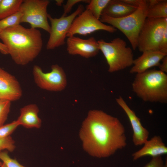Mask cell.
Masks as SVG:
<instances>
[{"mask_svg": "<svg viewBox=\"0 0 167 167\" xmlns=\"http://www.w3.org/2000/svg\"><path fill=\"white\" fill-rule=\"evenodd\" d=\"M97 41L100 50L108 65L109 72L122 70L133 65L134 59L132 49L127 47L126 42L122 39L117 37L110 42L103 39Z\"/></svg>", "mask_w": 167, "mask_h": 167, "instance_id": "5", "label": "cell"}, {"mask_svg": "<svg viewBox=\"0 0 167 167\" xmlns=\"http://www.w3.org/2000/svg\"><path fill=\"white\" fill-rule=\"evenodd\" d=\"M39 109L36 105L30 104L22 108L17 121L19 125L27 128H39L41 120L38 116Z\"/></svg>", "mask_w": 167, "mask_h": 167, "instance_id": "16", "label": "cell"}, {"mask_svg": "<svg viewBox=\"0 0 167 167\" xmlns=\"http://www.w3.org/2000/svg\"><path fill=\"white\" fill-rule=\"evenodd\" d=\"M23 0H1L0 2V20L19 11Z\"/></svg>", "mask_w": 167, "mask_h": 167, "instance_id": "18", "label": "cell"}, {"mask_svg": "<svg viewBox=\"0 0 167 167\" xmlns=\"http://www.w3.org/2000/svg\"><path fill=\"white\" fill-rule=\"evenodd\" d=\"M137 8L122 0H110L103 10L101 15H105L114 18H120L131 14Z\"/></svg>", "mask_w": 167, "mask_h": 167, "instance_id": "17", "label": "cell"}, {"mask_svg": "<svg viewBox=\"0 0 167 167\" xmlns=\"http://www.w3.org/2000/svg\"><path fill=\"white\" fill-rule=\"evenodd\" d=\"M19 126L16 120L0 126V139L10 136Z\"/></svg>", "mask_w": 167, "mask_h": 167, "instance_id": "23", "label": "cell"}, {"mask_svg": "<svg viewBox=\"0 0 167 167\" xmlns=\"http://www.w3.org/2000/svg\"><path fill=\"white\" fill-rule=\"evenodd\" d=\"M101 30L112 33L117 30L102 23L86 9L75 19L66 36H72L75 34L86 36Z\"/></svg>", "mask_w": 167, "mask_h": 167, "instance_id": "10", "label": "cell"}, {"mask_svg": "<svg viewBox=\"0 0 167 167\" xmlns=\"http://www.w3.org/2000/svg\"><path fill=\"white\" fill-rule=\"evenodd\" d=\"M90 0H68L63 6L64 13L62 15L66 16L69 13L74 6L77 3L83 2L88 3Z\"/></svg>", "mask_w": 167, "mask_h": 167, "instance_id": "26", "label": "cell"}, {"mask_svg": "<svg viewBox=\"0 0 167 167\" xmlns=\"http://www.w3.org/2000/svg\"><path fill=\"white\" fill-rule=\"evenodd\" d=\"M3 163L0 161V167L2 165Z\"/></svg>", "mask_w": 167, "mask_h": 167, "instance_id": "34", "label": "cell"}, {"mask_svg": "<svg viewBox=\"0 0 167 167\" xmlns=\"http://www.w3.org/2000/svg\"><path fill=\"white\" fill-rule=\"evenodd\" d=\"M48 0H24L19 11L22 14L21 23H28L31 28H41L49 33L50 26L48 22Z\"/></svg>", "mask_w": 167, "mask_h": 167, "instance_id": "7", "label": "cell"}, {"mask_svg": "<svg viewBox=\"0 0 167 167\" xmlns=\"http://www.w3.org/2000/svg\"><path fill=\"white\" fill-rule=\"evenodd\" d=\"M0 52L4 54H8V50L6 46L0 41Z\"/></svg>", "mask_w": 167, "mask_h": 167, "instance_id": "31", "label": "cell"}, {"mask_svg": "<svg viewBox=\"0 0 167 167\" xmlns=\"http://www.w3.org/2000/svg\"><path fill=\"white\" fill-rule=\"evenodd\" d=\"M167 18L147 17L139 34L137 48L140 52L159 50V46L165 29Z\"/></svg>", "mask_w": 167, "mask_h": 167, "instance_id": "6", "label": "cell"}, {"mask_svg": "<svg viewBox=\"0 0 167 167\" xmlns=\"http://www.w3.org/2000/svg\"><path fill=\"white\" fill-rule=\"evenodd\" d=\"M110 0H91L86 6L89 11L96 19H100L102 12Z\"/></svg>", "mask_w": 167, "mask_h": 167, "instance_id": "20", "label": "cell"}, {"mask_svg": "<svg viewBox=\"0 0 167 167\" xmlns=\"http://www.w3.org/2000/svg\"><path fill=\"white\" fill-rule=\"evenodd\" d=\"M159 50L167 54V28L165 29L161 41L159 46Z\"/></svg>", "mask_w": 167, "mask_h": 167, "instance_id": "28", "label": "cell"}, {"mask_svg": "<svg viewBox=\"0 0 167 167\" xmlns=\"http://www.w3.org/2000/svg\"><path fill=\"white\" fill-rule=\"evenodd\" d=\"M132 85L134 92L144 101L167 103V75L159 70L137 74Z\"/></svg>", "mask_w": 167, "mask_h": 167, "instance_id": "3", "label": "cell"}, {"mask_svg": "<svg viewBox=\"0 0 167 167\" xmlns=\"http://www.w3.org/2000/svg\"><path fill=\"white\" fill-rule=\"evenodd\" d=\"M22 14L19 10L10 16L0 20V32L6 29L20 24Z\"/></svg>", "mask_w": 167, "mask_h": 167, "instance_id": "21", "label": "cell"}, {"mask_svg": "<svg viewBox=\"0 0 167 167\" xmlns=\"http://www.w3.org/2000/svg\"><path fill=\"white\" fill-rule=\"evenodd\" d=\"M0 39L14 62L20 66L33 61L43 47L41 34L39 30L27 28L20 24L0 32Z\"/></svg>", "mask_w": 167, "mask_h": 167, "instance_id": "2", "label": "cell"}, {"mask_svg": "<svg viewBox=\"0 0 167 167\" xmlns=\"http://www.w3.org/2000/svg\"><path fill=\"white\" fill-rule=\"evenodd\" d=\"M124 2L136 7L142 4L145 0H122Z\"/></svg>", "mask_w": 167, "mask_h": 167, "instance_id": "30", "label": "cell"}, {"mask_svg": "<svg viewBox=\"0 0 167 167\" xmlns=\"http://www.w3.org/2000/svg\"><path fill=\"white\" fill-rule=\"evenodd\" d=\"M22 95V88L17 79L0 67V99L11 102L19 100Z\"/></svg>", "mask_w": 167, "mask_h": 167, "instance_id": "13", "label": "cell"}, {"mask_svg": "<svg viewBox=\"0 0 167 167\" xmlns=\"http://www.w3.org/2000/svg\"><path fill=\"white\" fill-rule=\"evenodd\" d=\"M1 0H0V1H1Z\"/></svg>", "mask_w": 167, "mask_h": 167, "instance_id": "35", "label": "cell"}, {"mask_svg": "<svg viewBox=\"0 0 167 167\" xmlns=\"http://www.w3.org/2000/svg\"><path fill=\"white\" fill-rule=\"evenodd\" d=\"M166 164L165 165L164 164L161 156H158L152 157L150 161L143 167H167Z\"/></svg>", "mask_w": 167, "mask_h": 167, "instance_id": "27", "label": "cell"}, {"mask_svg": "<svg viewBox=\"0 0 167 167\" xmlns=\"http://www.w3.org/2000/svg\"><path fill=\"white\" fill-rule=\"evenodd\" d=\"M149 8L148 0L145 2L131 14L120 18L101 15L100 20L120 30L129 41L132 49L137 48L138 40L140 31L147 18Z\"/></svg>", "mask_w": 167, "mask_h": 167, "instance_id": "4", "label": "cell"}, {"mask_svg": "<svg viewBox=\"0 0 167 167\" xmlns=\"http://www.w3.org/2000/svg\"><path fill=\"white\" fill-rule=\"evenodd\" d=\"M147 17L154 18H167V0H159L153 5L149 6Z\"/></svg>", "mask_w": 167, "mask_h": 167, "instance_id": "19", "label": "cell"}, {"mask_svg": "<svg viewBox=\"0 0 167 167\" xmlns=\"http://www.w3.org/2000/svg\"><path fill=\"white\" fill-rule=\"evenodd\" d=\"M11 101L0 99V126L3 125L9 113Z\"/></svg>", "mask_w": 167, "mask_h": 167, "instance_id": "22", "label": "cell"}, {"mask_svg": "<svg viewBox=\"0 0 167 167\" xmlns=\"http://www.w3.org/2000/svg\"><path fill=\"white\" fill-rule=\"evenodd\" d=\"M84 10V7L79 5L76 10L69 15H62L59 18H53L48 14L50 23L49 37L46 46L47 49H53L63 45L67 34L75 19Z\"/></svg>", "mask_w": 167, "mask_h": 167, "instance_id": "8", "label": "cell"}, {"mask_svg": "<svg viewBox=\"0 0 167 167\" xmlns=\"http://www.w3.org/2000/svg\"><path fill=\"white\" fill-rule=\"evenodd\" d=\"M142 52L140 56L134 60L131 73H142L150 68L158 66L160 61L167 55L159 50H148Z\"/></svg>", "mask_w": 167, "mask_h": 167, "instance_id": "14", "label": "cell"}, {"mask_svg": "<svg viewBox=\"0 0 167 167\" xmlns=\"http://www.w3.org/2000/svg\"><path fill=\"white\" fill-rule=\"evenodd\" d=\"M66 43L67 51L72 55L88 58L96 56L100 51L98 41L93 37L85 39L73 36L68 37Z\"/></svg>", "mask_w": 167, "mask_h": 167, "instance_id": "11", "label": "cell"}, {"mask_svg": "<svg viewBox=\"0 0 167 167\" xmlns=\"http://www.w3.org/2000/svg\"><path fill=\"white\" fill-rule=\"evenodd\" d=\"M0 159L7 167H25L20 164L16 159L11 158L7 151H0Z\"/></svg>", "mask_w": 167, "mask_h": 167, "instance_id": "24", "label": "cell"}, {"mask_svg": "<svg viewBox=\"0 0 167 167\" xmlns=\"http://www.w3.org/2000/svg\"><path fill=\"white\" fill-rule=\"evenodd\" d=\"M143 145L141 149L132 154L134 160L146 156L152 157L161 156L167 153V147L159 136H154Z\"/></svg>", "mask_w": 167, "mask_h": 167, "instance_id": "15", "label": "cell"}, {"mask_svg": "<svg viewBox=\"0 0 167 167\" xmlns=\"http://www.w3.org/2000/svg\"><path fill=\"white\" fill-rule=\"evenodd\" d=\"M161 63H160L159 67L161 71L166 73H167V56H165L162 59Z\"/></svg>", "mask_w": 167, "mask_h": 167, "instance_id": "29", "label": "cell"}, {"mask_svg": "<svg viewBox=\"0 0 167 167\" xmlns=\"http://www.w3.org/2000/svg\"><path fill=\"white\" fill-rule=\"evenodd\" d=\"M15 148V142L11 136L0 139V151L6 149L12 152Z\"/></svg>", "mask_w": 167, "mask_h": 167, "instance_id": "25", "label": "cell"}, {"mask_svg": "<svg viewBox=\"0 0 167 167\" xmlns=\"http://www.w3.org/2000/svg\"><path fill=\"white\" fill-rule=\"evenodd\" d=\"M55 1L56 4L59 6H61L64 2V1L63 0H56Z\"/></svg>", "mask_w": 167, "mask_h": 167, "instance_id": "32", "label": "cell"}, {"mask_svg": "<svg viewBox=\"0 0 167 167\" xmlns=\"http://www.w3.org/2000/svg\"><path fill=\"white\" fill-rule=\"evenodd\" d=\"M79 136L84 150L99 158L112 155L127 144L125 129L119 119L101 110L89 112Z\"/></svg>", "mask_w": 167, "mask_h": 167, "instance_id": "1", "label": "cell"}, {"mask_svg": "<svg viewBox=\"0 0 167 167\" xmlns=\"http://www.w3.org/2000/svg\"><path fill=\"white\" fill-rule=\"evenodd\" d=\"M116 101L124 111L130 121L133 131L132 141L134 144L136 146L143 145L148 140V131L143 127L140 119L121 96L117 98Z\"/></svg>", "mask_w": 167, "mask_h": 167, "instance_id": "12", "label": "cell"}, {"mask_svg": "<svg viewBox=\"0 0 167 167\" xmlns=\"http://www.w3.org/2000/svg\"><path fill=\"white\" fill-rule=\"evenodd\" d=\"M0 167H7V166L4 163H3L2 165Z\"/></svg>", "mask_w": 167, "mask_h": 167, "instance_id": "33", "label": "cell"}, {"mask_svg": "<svg viewBox=\"0 0 167 167\" xmlns=\"http://www.w3.org/2000/svg\"><path fill=\"white\" fill-rule=\"evenodd\" d=\"M51 68L50 72L45 73L40 66L34 65L32 74L35 82L44 90L54 92L62 91L67 84L65 73L62 68L57 64L52 65Z\"/></svg>", "mask_w": 167, "mask_h": 167, "instance_id": "9", "label": "cell"}]
</instances>
